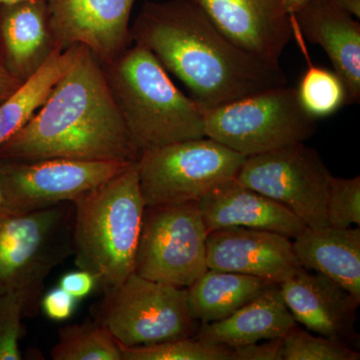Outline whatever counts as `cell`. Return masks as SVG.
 <instances>
[{
  "label": "cell",
  "mask_w": 360,
  "mask_h": 360,
  "mask_svg": "<svg viewBox=\"0 0 360 360\" xmlns=\"http://www.w3.org/2000/svg\"><path fill=\"white\" fill-rule=\"evenodd\" d=\"M130 39L153 52L205 110L288 85L281 65L234 44L189 0L146 2Z\"/></svg>",
  "instance_id": "obj_1"
},
{
  "label": "cell",
  "mask_w": 360,
  "mask_h": 360,
  "mask_svg": "<svg viewBox=\"0 0 360 360\" xmlns=\"http://www.w3.org/2000/svg\"><path fill=\"white\" fill-rule=\"evenodd\" d=\"M139 158L103 66L84 45L44 104L0 148L1 160L136 162Z\"/></svg>",
  "instance_id": "obj_2"
},
{
  "label": "cell",
  "mask_w": 360,
  "mask_h": 360,
  "mask_svg": "<svg viewBox=\"0 0 360 360\" xmlns=\"http://www.w3.org/2000/svg\"><path fill=\"white\" fill-rule=\"evenodd\" d=\"M103 66L139 155L148 149L205 137V108L175 86L167 70L143 45H129Z\"/></svg>",
  "instance_id": "obj_3"
},
{
  "label": "cell",
  "mask_w": 360,
  "mask_h": 360,
  "mask_svg": "<svg viewBox=\"0 0 360 360\" xmlns=\"http://www.w3.org/2000/svg\"><path fill=\"white\" fill-rule=\"evenodd\" d=\"M72 205L75 265L105 292L117 288L134 272L146 210L136 162Z\"/></svg>",
  "instance_id": "obj_4"
},
{
  "label": "cell",
  "mask_w": 360,
  "mask_h": 360,
  "mask_svg": "<svg viewBox=\"0 0 360 360\" xmlns=\"http://www.w3.org/2000/svg\"><path fill=\"white\" fill-rule=\"evenodd\" d=\"M72 202L26 213L0 208V292L21 296L25 316L39 314L49 274L72 255Z\"/></svg>",
  "instance_id": "obj_5"
},
{
  "label": "cell",
  "mask_w": 360,
  "mask_h": 360,
  "mask_svg": "<svg viewBox=\"0 0 360 360\" xmlns=\"http://www.w3.org/2000/svg\"><path fill=\"white\" fill-rule=\"evenodd\" d=\"M295 87L283 85L205 110V136L245 158L305 142L316 132Z\"/></svg>",
  "instance_id": "obj_6"
},
{
  "label": "cell",
  "mask_w": 360,
  "mask_h": 360,
  "mask_svg": "<svg viewBox=\"0 0 360 360\" xmlns=\"http://www.w3.org/2000/svg\"><path fill=\"white\" fill-rule=\"evenodd\" d=\"M245 156L208 137L148 149L136 161L146 206L200 201L236 179Z\"/></svg>",
  "instance_id": "obj_7"
},
{
  "label": "cell",
  "mask_w": 360,
  "mask_h": 360,
  "mask_svg": "<svg viewBox=\"0 0 360 360\" xmlns=\"http://www.w3.org/2000/svg\"><path fill=\"white\" fill-rule=\"evenodd\" d=\"M125 347L191 338L198 333L186 290L130 274L106 291L97 321Z\"/></svg>",
  "instance_id": "obj_8"
},
{
  "label": "cell",
  "mask_w": 360,
  "mask_h": 360,
  "mask_svg": "<svg viewBox=\"0 0 360 360\" xmlns=\"http://www.w3.org/2000/svg\"><path fill=\"white\" fill-rule=\"evenodd\" d=\"M207 234L198 201L146 206L134 274L188 288L208 269Z\"/></svg>",
  "instance_id": "obj_9"
},
{
  "label": "cell",
  "mask_w": 360,
  "mask_h": 360,
  "mask_svg": "<svg viewBox=\"0 0 360 360\" xmlns=\"http://www.w3.org/2000/svg\"><path fill=\"white\" fill-rule=\"evenodd\" d=\"M333 175L304 142L246 158L236 179L295 213L307 227L328 226L326 202Z\"/></svg>",
  "instance_id": "obj_10"
},
{
  "label": "cell",
  "mask_w": 360,
  "mask_h": 360,
  "mask_svg": "<svg viewBox=\"0 0 360 360\" xmlns=\"http://www.w3.org/2000/svg\"><path fill=\"white\" fill-rule=\"evenodd\" d=\"M132 163L51 158L34 161L0 160L4 210L26 213L73 202Z\"/></svg>",
  "instance_id": "obj_11"
},
{
  "label": "cell",
  "mask_w": 360,
  "mask_h": 360,
  "mask_svg": "<svg viewBox=\"0 0 360 360\" xmlns=\"http://www.w3.org/2000/svg\"><path fill=\"white\" fill-rule=\"evenodd\" d=\"M60 51L84 45L101 65L129 46L135 0H46Z\"/></svg>",
  "instance_id": "obj_12"
},
{
  "label": "cell",
  "mask_w": 360,
  "mask_h": 360,
  "mask_svg": "<svg viewBox=\"0 0 360 360\" xmlns=\"http://www.w3.org/2000/svg\"><path fill=\"white\" fill-rule=\"evenodd\" d=\"M220 32L243 51L279 65L292 39L281 0H189Z\"/></svg>",
  "instance_id": "obj_13"
},
{
  "label": "cell",
  "mask_w": 360,
  "mask_h": 360,
  "mask_svg": "<svg viewBox=\"0 0 360 360\" xmlns=\"http://www.w3.org/2000/svg\"><path fill=\"white\" fill-rule=\"evenodd\" d=\"M206 264L210 269L259 277L276 284L303 269L290 238L276 232L245 227L208 232Z\"/></svg>",
  "instance_id": "obj_14"
},
{
  "label": "cell",
  "mask_w": 360,
  "mask_h": 360,
  "mask_svg": "<svg viewBox=\"0 0 360 360\" xmlns=\"http://www.w3.org/2000/svg\"><path fill=\"white\" fill-rule=\"evenodd\" d=\"M279 286L296 322L317 335L347 345L355 341L359 298L328 276L310 274L304 269Z\"/></svg>",
  "instance_id": "obj_15"
},
{
  "label": "cell",
  "mask_w": 360,
  "mask_h": 360,
  "mask_svg": "<svg viewBox=\"0 0 360 360\" xmlns=\"http://www.w3.org/2000/svg\"><path fill=\"white\" fill-rule=\"evenodd\" d=\"M302 37L319 45L347 89V103L360 99V25L331 0H309L290 13Z\"/></svg>",
  "instance_id": "obj_16"
},
{
  "label": "cell",
  "mask_w": 360,
  "mask_h": 360,
  "mask_svg": "<svg viewBox=\"0 0 360 360\" xmlns=\"http://www.w3.org/2000/svg\"><path fill=\"white\" fill-rule=\"evenodd\" d=\"M60 51L46 0L0 6V63L21 82Z\"/></svg>",
  "instance_id": "obj_17"
},
{
  "label": "cell",
  "mask_w": 360,
  "mask_h": 360,
  "mask_svg": "<svg viewBox=\"0 0 360 360\" xmlns=\"http://www.w3.org/2000/svg\"><path fill=\"white\" fill-rule=\"evenodd\" d=\"M207 231L245 227L295 238L307 227L285 206L236 179L215 187L198 201Z\"/></svg>",
  "instance_id": "obj_18"
},
{
  "label": "cell",
  "mask_w": 360,
  "mask_h": 360,
  "mask_svg": "<svg viewBox=\"0 0 360 360\" xmlns=\"http://www.w3.org/2000/svg\"><path fill=\"white\" fill-rule=\"evenodd\" d=\"M295 324L281 286L272 283L229 316L201 324L195 338L234 349L258 341L283 338Z\"/></svg>",
  "instance_id": "obj_19"
},
{
  "label": "cell",
  "mask_w": 360,
  "mask_h": 360,
  "mask_svg": "<svg viewBox=\"0 0 360 360\" xmlns=\"http://www.w3.org/2000/svg\"><path fill=\"white\" fill-rule=\"evenodd\" d=\"M298 262L360 300V229L305 227L292 243Z\"/></svg>",
  "instance_id": "obj_20"
},
{
  "label": "cell",
  "mask_w": 360,
  "mask_h": 360,
  "mask_svg": "<svg viewBox=\"0 0 360 360\" xmlns=\"http://www.w3.org/2000/svg\"><path fill=\"white\" fill-rule=\"evenodd\" d=\"M270 284L259 277L208 269L186 288L187 304L196 321L210 323L229 316Z\"/></svg>",
  "instance_id": "obj_21"
},
{
  "label": "cell",
  "mask_w": 360,
  "mask_h": 360,
  "mask_svg": "<svg viewBox=\"0 0 360 360\" xmlns=\"http://www.w3.org/2000/svg\"><path fill=\"white\" fill-rule=\"evenodd\" d=\"M82 45L56 51L32 77L0 103V148L22 129L46 101L54 85L70 70Z\"/></svg>",
  "instance_id": "obj_22"
},
{
  "label": "cell",
  "mask_w": 360,
  "mask_h": 360,
  "mask_svg": "<svg viewBox=\"0 0 360 360\" xmlns=\"http://www.w3.org/2000/svg\"><path fill=\"white\" fill-rule=\"evenodd\" d=\"M54 360H122L118 341L98 321L63 326L51 350Z\"/></svg>",
  "instance_id": "obj_23"
},
{
  "label": "cell",
  "mask_w": 360,
  "mask_h": 360,
  "mask_svg": "<svg viewBox=\"0 0 360 360\" xmlns=\"http://www.w3.org/2000/svg\"><path fill=\"white\" fill-rule=\"evenodd\" d=\"M305 71L298 85L297 96L302 108L312 117L333 115L347 103V89L335 70L311 65Z\"/></svg>",
  "instance_id": "obj_24"
},
{
  "label": "cell",
  "mask_w": 360,
  "mask_h": 360,
  "mask_svg": "<svg viewBox=\"0 0 360 360\" xmlns=\"http://www.w3.org/2000/svg\"><path fill=\"white\" fill-rule=\"evenodd\" d=\"M118 345L122 360H231L232 352L224 345L193 336L141 347Z\"/></svg>",
  "instance_id": "obj_25"
},
{
  "label": "cell",
  "mask_w": 360,
  "mask_h": 360,
  "mask_svg": "<svg viewBox=\"0 0 360 360\" xmlns=\"http://www.w3.org/2000/svg\"><path fill=\"white\" fill-rule=\"evenodd\" d=\"M284 360H359V352L345 343L315 336L295 324L283 338Z\"/></svg>",
  "instance_id": "obj_26"
},
{
  "label": "cell",
  "mask_w": 360,
  "mask_h": 360,
  "mask_svg": "<svg viewBox=\"0 0 360 360\" xmlns=\"http://www.w3.org/2000/svg\"><path fill=\"white\" fill-rule=\"evenodd\" d=\"M326 217L328 225L347 229L360 224V177L333 176L329 184Z\"/></svg>",
  "instance_id": "obj_27"
},
{
  "label": "cell",
  "mask_w": 360,
  "mask_h": 360,
  "mask_svg": "<svg viewBox=\"0 0 360 360\" xmlns=\"http://www.w3.org/2000/svg\"><path fill=\"white\" fill-rule=\"evenodd\" d=\"M25 316L21 296L0 292V360H20L21 319Z\"/></svg>",
  "instance_id": "obj_28"
},
{
  "label": "cell",
  "mask_w": 360,
  "mask_h": 360,
  "mask_svg": "<svg viewBox=\"0 0 360 360\" xmlns=\"http://www.w3.org/2000/svg\"><path fill=\"white\" fill-rule=\"evenodd\" d=\"M77 302L72 295L58 286L42 295L40 309L51 321H63L75 312Z\"/></svg>",
  "instance_id": "obj_29"
},
{
  "label": "cell",
  "mask_w": 360,
  "mask_h": 360,
  "mask_svg": "<svg viewBox=\"0 0 360 360\" xmlns=\"http://www.w3.org/2000/svg\"><path fill=\"white\" fill-rule=\"evenodd\" d=\"M231 360H283V338L234 348Z\"/></svg>",
  "instance_id": "obj_30"
},
{
  "label": "cell",
  "mask_w": 360,
  "mask_h": 360,
  "mask_svg": "<svg viewBox=\"0 0 360 360\" xmlns=\"http://www.w3.org/2000/svg\"><path fill=\"white\" fill-rule=\"evenodd\" d=\"M96 284V277L86 270L79 269L65 274L59 281L58 286L75 300H80L90 295Z\"/></svg>",
  "instance_id": "obj_31"
},
{
  "label": "cell",
  "mask_w": 360,
  "mask_h": 360,
  "mask_svg": "<svg viewBox=\"0 0 360 360\" xmlns=\"http://www.w3.org/2000/svg\"><path fill=\"white\" fill-rule=\"evenodd\" d=\"M23 82L11 75L0 63V103H4L9 96H13Z\"/></svg>",
  "instance_id": "obj_32"
},
{
  "label": "cell",
  "mask_w": 360,
  "mask_h": 360,
  "mask_svg": "<svg viewBox=\"0 0 360 360\" xmlns=\"http://www.w3.org/2000/svg\"><path fill=\"white\" fill-rule=\"evenodd\" d=\"M331 1L356 20H359L360 0H331Z\"/></svg>",
  "instance_id": "obj_33"
},
{
  "label": "cell",
  "mask_w": 360,
  "mask_h": 360,
  "mask_svg": "<svg viewBox=\"0 0 360 360\" xmlns=\"http://www.w3.org/2000/svg\"><path fill=\"white\" fill-rule=\"evenodd\" d=\"M307 1L309 0H283L284 11L288 14L295 13Z\"/></svg>",
  "instance_id": "obj_34"
},
{
  "label": "cell",
  "mask_w": 360,
  "mask_h": 360,
  "mask_svg": "<svg viewBox=\"0 0 360 360\" xmlns=\"http://www.w3.org/2000/svg\"><path fill=\"white\" fill-rule=\"evenodd\" d=\"M22 1H30V0H0V6H4V4H18V2Z\"/></svg>",
  "instance_id": "obj_35"
},
{
  "label": "cell",
  "mask_w": 360,
  "mask_h": 360,
  "mask_svg": "<svg viewBox=\"0 0 360 360\" xmlns=\"http://www.w3.org/2000/svg\"><path fill=\"white\" fill-rule=\"evenodd\" d=\"M0 208H4V196H2L1 189H0Z\"/></svg>",
  "instance_id": "obj_36"
},
{
  "label": "cell",
  "mask_w": 360,
  "mask_h": 360,
  "mask_svg": "<svg viewBox=\"0 0 360 360\" xmlns=\"http://www.w3.org/2000/svg\"><path fill=\"white\" fill-rule=\"evenodd\" d=\"M281 1H283V0H281Z\"/></svg>",
  "instance_id": "obj_37"
}]
</instances>
